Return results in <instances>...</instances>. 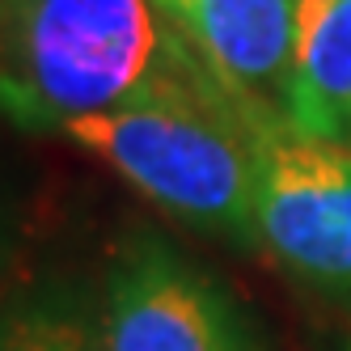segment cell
<instances>
[{
  "mask_svg": "<svg viewBox=\"0 0 351 351\" xmlns=\"http://www.w3.org/2000/svg\"><path fill=\"white\" fill-rule=\"evenodd\" d=\"M204 68L153 0H0V114L64 132Z\"/></svg>",
  "mask_w": 351,
  "mask_h": 351,
  "instance_id": "obj_1",
  "label": "cell"
},
{
  "mask_svg": "<svg viewBox=\"0 0 351 351\" xmlns=\"http://www.w3.org/2000/svg\"><path fill=\"white\" fill-rule=\"evenodd\" d=\"M254 123L208 68H191L119 110L68 123L60 136L169 216L254 241Z\"/></svg>",
  "mask_w": 351,
  "mask_h": 351,
  "instance_id": "obj_2",
  "label": "cell"
},
{
  "mask_svg": "<svg viewBox=\"0 0 351 351\" xmlns=\"http://www.w3.org/2000/svg\"><path fill=\"white\" fill-rule=\"evenodd\" d=\"M254 241L309 288L351 296V144L254 123Z\"/></svg>",
  "mask_w": 351,
  "mask_h": 351,
  "instance_id": "obj_3",
  "label": "cell"
},
{
  "mask_svg": "<svg viewBox=\"0 0 351 351\" xmlns=\"http://www.w3.org/2000/svg\"><path fill=\"white\" fill-rule=\"evenodd\" d=\"M97 343L102 351H254L233 296L153 233L119 250Z\"/></svg>",
  "mask_w": 351,
  "mask_h": 351,
  "instance_id": "obj_4",
  "label": "cell"
},
{
  "mask_svg": "<svg viewBox=\"0 0 351 351\" xmlns=\"http://www.w3.org/2000/svg\"><path fill=\"white\" fill-rule=\"evenodd\" d=\"M153 5L237 106L241 97H258L267 89H280L284 106L296 0H153Z\"/></svg>",
  "mask_w": 351,
  "mask_h": 351,
  "instance_id": "obj_5",
  "label": "cell"
},
{
  "mask_svg": "<svg viewBox=\"0 0 351 351\" xmlns=\"http://www.w3.org/2000/svg\"><path fill=\"white\" fill-rule=\"evenodd\" d=\"M284 119L305 136L351 144V0H296Z\"/></svg>",
  "mask_w": 351,
  "mask_h": 351,
  "instance_id": "obj_6",
  "label": "cell"
},
{
  "mask_svg": "<svg viewBox=\"0 0 351 351\" xmlns=\"http://www.w3.org/2000/svg\"><path fill=\"white\" fill-rule=\"evenodd\" d=\"M0 351H102L97 322L72 296L34 292L0 309Z\"/></svg>",
  "mask_w": 351,
  "mask_h": 351,
  "instance_id": "obj_7",
  "label": "cell"
},
{
  "mask_svg": "<svg viewBox=\"0 0 351 351\" xmlns=\"http://www.w3.org/2000/svg\"><path fill=\"white\" fill-rule=\"evenodd\" d=\"M0 250H5V229H0Z\"/></svg>",
  "mask_w": 351,
  "mask_h": 351,
  "instance_id": "obj_8",
  "label": "cell"
}]
</instances>
